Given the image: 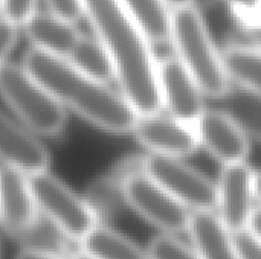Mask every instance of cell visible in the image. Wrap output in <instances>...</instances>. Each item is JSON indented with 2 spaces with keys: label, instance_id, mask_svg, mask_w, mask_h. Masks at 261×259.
<instances>
[{
  "label": "cell",
  "instance_id": "obj_1",
  "mask_svg": "<svg viewBox=\"0 0 261 259\" xmlns=\"http://www.w3.org/2000/svg\"><path fill=\"white\" fill-rule=\"evenodd\" d=\"M93 37L109 50L119 92L139 116L162 111L158 58L121 0H80Z\"/></svg>",
  "mask_w": 261,
  "mask_h": 259
},
{
  "label": "cell",
  "instance_id": "obj_2",
  "mask_svg": "<svg viewBox=\"0 0 261 259\" xmlns=\"http://www.w3.org/2000/svg\"><path fill=\"white\" fill-rule=\"evenodd\" d=\"M47 92L64 107L93 127L112 133H132L139 114L122 96L109 84L95 81L66 60L31 49L21 64Z\"/></svg>",
  "mask_w": 261,
  "mask_h": 259
},
{
  "label": "cell",
  "instance_id": "obj_3",
  "mask_svg": "<svg viewBox=\"0 0 261 259\" xmlns=\"http://www.w3.org/2000/svg\"><path fill=\"white\" fill-rule=\"evenodd\" d=\"M170 43L174 56L200 85L208 99L223 98L232 87L223 53L194 5L173 9Z\"/></svg>",
  "mask_w": 261,
  "mask_h": 259
},
{
  "label": "cell",
  "instance_id": "obj_4",
  "mask_svg": "<svg viewBox=\"0 0 261 259\" xmlns=\"http://www.w3.org/2000/svg\"><path fill=\"white\" fill-rule=\"evenodd\" d=\"M0 98L31 133L57 137L66 128L64 107L23 66L8 63L0 70Z\"/></svg>",
  "mask_w": 261,
  "mask_h": 259
},
{
  "label": "cell",
  "instance_id": "obj_5",
  "mask_svg": "<svg viewBox=\"0 0 261 259\" xmlns=\"http://www.w3.org/2000/svg\"><path fill=\"white\" fill-rule=\"evenodd\" d=\"M40 215L69 241L81 243L99 223L96 209L50 171L29 177Z\"/></svg>",
  "mask_w": 261,
  "mask_h": 259
},
{
  "label": "cell",
  "instance_id": "obj_6",
  "mask_svg": "<svg viewBox=\"0 0 261 259\" xmlns=\"http://www.w3.org/2000/svg\"><path fill=\"white\" fill-rule=\"evenodd\" d=\"M121 195L127 206L159 234H187L191 215L174 197L142 169L130 172L121 183Z\"/></svg>",
  "mask_w": 261,
  "mask_h": 259
},
{
  "label": "cell",
  "instance_id": "obj_7",
  "mask_svg": "<svg viewBox=\"0 0 261 259\" xmlns=\"http://www.w3.org/2000/svg\"><path fill=\"white\" fill-rule=\"evenodd\" d=\"M141 169L190 212L216 211V182L184 159L148 154Z\"/></svg>",
  "mask_w": 261,
  "mask_h": 259
},
{
  "label": "cell",
  "instance_id": "obj_8",
  "mask_svg": "<svg viewBox=\"0 0 261 259\" xmlns=\"http://www.w3.org/2000/svg\"><path fill=\"white\" fill-rule=\"evenodd\" d=\"M255 176L257 171L245 162L222 166L216 180V214L232 234L248 231L251 217L258 206Z\"/></svg>",
  "mask_w": 261,
  "mask_h": 259
},
{
  "label": "cell",
  "instance_id": "obj_9",
  "mask_svg": "<svg viewBox=\"0 0 261 259\" xmlns=\"http://www.w3.org/2000/svg\"><path fill=\"white\" fill-rule=\"evenodd\" d=\"M158 85L162 111L191 127L208 108L200 85L174 55L158 60Z\"/></svg>",
  "mask_w": 261,
  "mask_h": 259
},
{
  "label": "cell",
  "instance_id": "obj_10",
  "mask_svg": "<svg viewBox=\"0 0 261 259\" xmlns=\"http://www.w3.org/2000/svg\"><path fill=\"white\" fill-rule=\"evenodd\" d=\"M132 134L151 156L185 159L199 150L194 127L164 111L139 116Z\"/></svg>",
  "mask_w": 261,
  "mask_h": 259
},
{
  "label": "cell",
  "instance_id": "obj_11",
  "mask_svg": "<svg viewBox=\"0 0 261 259\" xmlns=\"http://www.w3.org/2000/svg\"><path fill=\"white\" fill-rule=\"evenodd\" d=\"M199 148L222 166L245 163L251 153V139L220 108H206L194 124Z\"/></svg>",
  "mask_w": 261,
  "mask_h": 259
},
{
  "label": "cell",
  "instance_id": "obj_12",
  "mask_svg": "<svg viewBox=\"0 0 261 259\" xmlns=\"http://www.w3.org/2000/svg\"><path fill=\"white\" fill-rule=\"evenodd\" d=\"M29 177L0 165V227L9 237L23 240L40 221Z\"/></svg>",
  "mask_w": 261,
  "mask_h": 259
},
{
  "label": "cell",
  "instance_id": "obj_13",
  "mask_svg": "<svg viewBox=\"0 0 261 259\" xmlns=\"http://www.w3.org/2000/svg\"><path fill=\"white\" fill-rule=\"evenodd\" d=\"M0 163L28 177L49 171L50 156L28 128L0 111Z\"/></svg>",
  "mask_w": 261,
  "mask_h": 259
},
{
  "label": "cell",
  "instance_id": "obj_14",
  "mask_svg": "<svg viewBox=\"0 0 261 259\" xmlns=\"http://www.w3.org/2000/svg\"><path fill=\"white\" fill-rule=\"evenodd\" d=\"M187 235L199 259H240L236 234L223 224L216 211L194 212Z\"/></svg>",
  "mask_w": 261,
  "mask_h": 259
},
{
  "label": "cell",
  "instance_id": "obj_15",
  "mask_svg": "<svg viewBox=\"0 0 261 259\" xmlns=\"http://www.w3.org/2000/svg\"><path fill=\"white\" fill-rule=\"evenodd\" d=\"M21 27L32 49L63 60L67 58L81 35L75 23L66 21L50 12H35Z\"/></svg>",
  "mask_w": 261,
  "mask_h": 259
},
{
  "label": "cell",
  "instance_id": "obj_16",
  "mask_svg": "<svg viewBox=\"0 0 261 259\" xmlns=\"http://www.w3.org/2000/svg\"><path fill=\"white\" fill-rule=\"evenodd\" d=\"M121 3L150 44L170 43L173 9L167 0H121Z\"/></svg>",
  "mask_w": 261,
  "mask_h": 259
},
{
  "label": "cell",
  "instance_id": "obj_17",
  "mask_svg": "<svg viewBox=\"0 0 261 259\" xmlns=\"http://www.w3.org/2000/svg\"><path fill=\"white\" fill-rule=\"evenodd\" d=\"M80 246L92 259H148L145 249L102 223H98Z\"/></svg>",
  "mask_w": 261,
  "mask_h": 259
},
{
  "label": "cell",
  "instance_id": "obj_18",
  "mask_svg": "<svg viewBox=\"0 0 261 259\" xmlns=\"http://www.w3.org/2000/svg\"><path fill=\"white\" fill-rule=\"evenodd\" d=\"M216 102L251 140L261 143V95L232 82L229 92Z\"/></svg>",
  "mask_w": 261,
  "mask_h": 259
},
{
  "label": "cell",
  "instance_id": "obj_19",
  "mask_svg": "<svg viewBox=\"0 0 261 259\" xmlns=\"http://www.w3.org/2000/svg\"><path fill=\"white\" fill-rule=\"evenodd\" d=\"M66 61L83 75L109 84L115 79V66L106 46L95 37L80 35Z\"/></svg>",
  "mask_w": 261,
  "mask_h": 259
},
{
  "label": "cell",
  "instance_id": "obj_20",
  "mask_svg": "<svg viewBox=\"0 0 261 259\" xmlns=\"http://www.w3.org/2000/svg\"><path fill=\"white\" fill-rule=\"evenodd\" d=\"M222 53L232 82L261 95V53L237 46H228Z\"/></svg>",
  "mask_w": 261,
  "mask_h": 259
},
{
  "label": "cell",
  "instance_id": "obj_21",
  "mask_svg": "<svg viewBox=\"0 0 261 259\" xmlns=\"http://www.w3.org/2000/svg\"><path fill=\"white\" fill-rule=\"evenodd\" d=\"M145 250L148 259H199L193 246L185 243L180 235L159 234Z\"/></svg>",
  "mask_w": 261,
  "mask_h": 259
},
{
  "label": "cell",
  "instance_id": "obj_22",
  "mask_svg": "<svg viewBox=\"0 0 261 259\" xmlns=\"http://www.w3.org/2000/svg\"><path fill=\"white\" fill-rule=\"evenodd\" d=\"M2 15L20 27L37 12V0H0Z\"/></svg>",
  "mask_w": 261,
  "mask_h": 259
},
{
  "label": "cell",
  "instance_id": "obj_23",
  "mask_svg": "<svg viewBox=\"0 0 261 259\" xmlns=\"http://www.w3.org/2000/svg\"><path fill=\"white\" fill-rule=\"evenodd\" d=\"M231 46L261 53V18L246 21L242 27H239V31H236V40Z\"/></svg>",
  "mask_w": 261,
  "mask_h": 259
},
{
  "label": "cell",
  "instance_id": "obj_24",
  "mask_svg": "<svg viewBox=\"0 0 261 259\" xmlns=\"http://www.w3.org/2000/svg\"><path fill=\"white\" fill-rule=\"evenodd\" d=\"M20 26L0 15V70L8 64V56L18 38Z\"/></svg>",
  "mask_w": 261,
  "mask_h": 259
},
{
  "label": "cell",
  "instance_id": "obj_25",
  "mask_svg": "<svg viewBox=\"0 0 261 259\" xmlns=\"http://www.w3.org/2000/svg\"><path fill=\"white\" fill-rule=\"evenodd\" d=\"M44 3L49 9L47 12L66 21L75 23L83 17V8L80 0H44Z\"/></svg>",
  "mask_w": 261,
  "mask_h": 259
},
{
  "label": "cell",
  "instance_id": "obj_26",
  "mask_svg": "<svg viewBox=\"0 0 261 259\" xmlns=\"http://www.w3.org/2000/svg\"><path fill=\"white\" fill-rule=\"evenodd\" d=\"M236 244L240 259H261V241L249 231L236 234Z\"/></svg>",
  "mask_w": 261,
  "mask_h": 259
},
{
  "label": "cell",
  "instance_id": "obj_27",
  "mask_svg": "<svg viewBox=\"0 0 261 259\" xmlns=\"http://www.w3.org/2000/svg\"><path fill=\"white\" fill-rule=\"evenodd\" d=\"M225 2L229 3L234 9L246 14L257 12L261 8V0H225Z\"/></svg>",
  "mask_w": 261,
  "mask_h": 259
},
{
  "label": "cell",
  "instance_id": "obj_28",
  "mask_svg": "<svg viewBox=\"0 0 261 259\" xmlns=\"http://www.w3.org/2000/svg\"><path fill=\"white\" fill-rule=\"evenodd\" d=\"M248 231L258 240L261 241V206L258 205L251 217V221H249V226H248Z\"/></svg>",
  "mask_w": 261,
  "mask_h": 259
},
{
  "label": "cell",
  "instance_id": "obj_29",
  "mask_svg": "<svg viewBox=\"0 0 261 259\" xmlns=\"http://www.w3.org/2000/svg\"><path fill=\"white\" fill-rule=\"evenodd\" d=\"M17 259H66L55 256V255H47V253H40V252H34V250H23L17 255Z\"/></svg>",
  "mask_w": 261,
  "mask_h": 259
},
{
  "label": "cell",
  "instance_id": "obj_30",
  "mask_svg": "<svg viewBox=\"0 0 261 259\" xmlns=\"http://www.w3.org/2000/svg\"><path fill=\"white\" fill-rule=\"evenodd\" d=\"M167 3L171 6V9H176V8H182V6L194 5V0H167Z\"/></svg>",
  "mask_w": 261,
  "mask_h": 259
},
{
  "label": "cell",
  "instance_id": "obj_31",
  "mask_svg": "<svg viewBox=\"0 0 261 259\" xmlns=\"http://www.w3.org/2000/svg\"><path fill=\"white\" fill-rule=\"evenodd\" d=\"M255 189H257V202L261 206V171H257L255 176Z\"/></svg>",
  "mask_w": 261,
  "mask_h": 259
},
{
  "label": "cell",
  "instance_id": "obj_32",
  "mask_svg": "<svg viewBox=\"0 0 261 259\" xmlns=\"http://www.w3.org/2000/svg\"><path fill=\"white\" fill-rule=\"evenodd\" d=\"M69 259H92L90 256H87L86 253H83L81 250L78 252V253H72V256Z\"/></svg>",
  "mask_w": 261,
  "mask_h": 259
},
{
  "label": "cell",
  "instance_id": "obj_33",
  "mask_svg": "<svg viewBox=\"0 0 261 259\" xmlns=\"http://www.w3.org/2000/svg\"><path fill=\"white\" fill-rule=\"evenodd\" d=\"M0 259H2V227H0Z\"/></svg>",
  "mask_w": 261,
  "mask_h": 259
},
{
  "label": "cell",
  "instance_id": "obj_34",
  "mask_svg": "<svg viewBox=\"0 0 261 259\" xmlns=\"http://www.w3.org/2000/svg\"><path fill=\"white\" fill-rule=\"evenodd\" d=\"M0 15H2V5H0Z\"/></svg>",
  "mask_w": 261,
  "mask_h": 259
}]
</instances>
